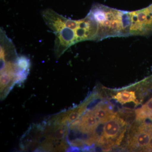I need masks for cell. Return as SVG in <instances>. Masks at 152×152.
Returning a JSON list of instances; mask_svg holds the SVG:
<instances>
[{
	"label": "cell",
	"instance_id": "cell-1",
	"mask_svg": "<svg viewBox=\"0 0 152 152\" xmlns=\"http://www.w3.org/2000/svg\"><path fill=\"white\" fill-rule=\"evenodd\" d=\"M88 14L98 24L95 41L102 40L110 37L130 36L131 18L129 12L96 4L92 6Z\"/></svg>",
	"mask_w": 152,
	"mask_h": 152
},
{
	"label": "cell",
	"instance_id": "cell-2",
	"mask_svg": "<svg viewBox=\"0 0 152 152\" xmlns=\"http://www.w3.org/2000/svg\"><path fill=\"white\" fill-rule=\"evenodd\" d=\"M126 123L123 119L113 115L104 124L99 143L102 145L112 146L119 145L125 132Z\"/></svg>",
	"mask_w": 152,
	"mask_h": 152
},
{
	"label": "cell",
	"instance_id": "cell-3",
	"mask_svg": "<svg viewBox=\"0 0 152 152\" xmlns=\"http://www.w3.org/2000/svg\"><path fill=\"white\" fill-rule=\"evenodd\" d=\"M130 36H146L152 34V4L140 10L130 12Z\"/></svg>",
	"mask_w": 152,
	"mask_h": 152
},
{
	"label": "cell",
	"instance_id": "cell-4",
	"mask_svg": "<svg viewBox=\"0 0 152 152\" xmlns=\"http://www.w3.org/2000/svg\"><path fill=\"white\" fill-rule=\"evenodd\" d=\"M137 121L138 125L134 126L130 133L129 148L132 151H147L152 133V123Z\"/></svg>",
	"mask_w": 152,
	"mask_h": 152
},
{
	"label": "cell",
	"instance_id": "cell-5",
	"mask_svg": "<svg viewBox=\"0 0 152 152\" xmlns=\"http://www.w3.org/2000/svg\"><path fill=\"white\" fill-rule=\"evenodd\" d=\"M75 30L66 27L55 34L54 53L58 59L68 48L77 43Z\"/></svg>",
	"mask_w": 152,
	"mask_h": 152
},
{
	"label": "cell",
	"instance_id": "cell-6",
	"mask_svg": "<svg viewBox=\"0 0 152 152\" xmlns=\"http://www.w3.org/2000/svg\"><path fill=\"white\" fill-rule=\"evenodd\" d=\"M42 16L46 24L55 34L66 27L68 18L58 14L52 9L44 10L42 12Z\"/></svg>",
	"mask_w": 152,
	"mask_h": 152
},
{
	"label": "cell",
	"instance_id": "cell-7",
	"mask_svg": "<svg viewBox=\"0 0 152 152\" xmlns=\"http://www.w3.org/2000/svg\"><path fill=\"white\" fill-rule=\"evenodd\" d=\"M100 123L91 110L89 111L79 121L72 123V126H77L79 129L83 133L93 132L96 130Z\"/></svg>",
	"mask_w": 152,
	"mask_h": 152
},
{
	"label": "cell",
	"instance_id": "cell-8",
	"mask_svg": "<svg viewBox=\"0 0 152 152\" xmlns=\"http://www.w3.org/2000/svg\"><path fill=\"white\" fill-rule=\"evenodd\" d=\"M91 111L100 124H104L114 115L110 106L106 103L98 104Z\"/></svg>",
	"mask_w": 152,
	"mask_h": 152
},
{
	"label": "cell",
	"instance_id": "cell-9",
	"mask_svg": "<svg viewBox=\"0 0 152 152\" xmlns=\"http://www.w3.org/2000/svg\"><path fill=\"white\" fill-rule=\"evenodd\" d=\"M112 98L121 104L133 102L138 105L140 102L137 100L135 92L129 90H124L118 92L112 96Z\"/></svg>",
	"mask_w": 152,
	"mask_h": 152
},
{
	"label": "cell",
	"instance_id": "cell-10",
	"mask_svg": "<svg viewBox=\"0 0 152 152\" xmlns=\"http://www.w3.org/2000/svg\"><path fill=\"white\" fill-rule=\"evenodd\" d=\"M135 112L137 121L150 120L152 115V97Z\"/></svg>",
	"mask_w": 152,
	"mask_h": 152
},
{
	"label": "cell",
	"instance_id": "cell-11",
	"mask_svg": "<svg viewBox=\"0 0 152 152\" xmlns=\"http://www.w3.org/2000/svg\"><path fill=\"white\" fill-rule=\"evenodd\" d=\"M147 151L152 152V133L151 139H150L149 143L148 146Z\"/></svg>",
	"mask_w": 152,
	"mask_h": 152
}]
</instances>
